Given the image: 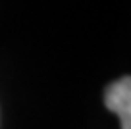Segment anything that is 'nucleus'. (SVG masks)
I'll return each mask as SVG.
<instances>
[{"mask_svg": "<svg viewBox=\"0 0 131 129\" xmlns=\"http://www.w3.org/2000/svg\"><path fill=\"white\" fill-rule=\"evenodd\" d=\"M104 106L118 114L122 129H131V77L114 81L104 91Z\"/></svg>", "mask_w": 131, "mask_h": 129, "instance_id": "1", "label": "nucleus"}]
</instances>
